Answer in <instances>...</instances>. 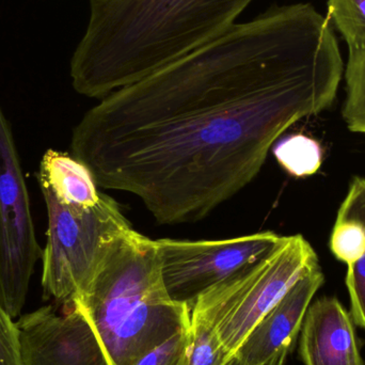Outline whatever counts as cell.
I'll return each instance as SVG.
<instances>
[{
    "label": "cell",
    "mask_w": 365,
    "mask_h": 365,
    "mask_svg": "<svg viewBox=\"0 0 365 365\" xmlns=\"http://www.w3.org/2000/svg\"><path fill=\"white\" fill-rule=\"evenodd\" d=\"M343 72L327 17L274 4L105 96L73 130L72 154L160 225L195 222L255 180L285 130L334 102Z\"/></svg>",
    "instance_id": "6da1fadb"
},
{
    "label": "cell",
    "mask_w": 365,
    "mask_h": 365,
    "mask_svg": "<svg viewBox=\"0 0 365 365\" xmlns=\"http://www.w3.org/2000/svg\"><path fill=\"white\" fill-rule=\"evenodd\" d=\"M253 0H90L71 59L75 91L102 100L218 38Z\"/></svg>",
    "instance_id": "7a4b0ae2"
},
{
    "label": "cell",
    "mask_w": 365,
    "mask_h": 365,
    "mask_svg": "<svg viewBox=\"0 0 365 365\" xmlns=\"http://www.w3.org/2000/svg\"><path fill=\"white\" fill-rule=\"evenodd\" d=\"M73 304L91 324L109 365H133L191 325V309L167 291L156 240L134 229Z\"/></svg>",
    "instance_id": "3957f363"
},
{
    "label": "cell",
    "mask_w": 365,
    "mask_h": 365,
    "mask_svg": "<svg viewBox=\"0 0 365 365\" xmlns=\"http://www.w3.org/2000/svg\"><path fill=\"white\" fill-rule=\"evenodd\" d=\"M47 210L41 284L44 300L72 306L83 295L115 245L132 231L119 204L103 193L92 207L66 203L41 188Z\"/></svg>",
    "instance_id": "277c9868"
},
{
    "label": "cell",
    "mask_w": 365,
    "mask_h": 365,
    "mask_svg": "<svg viewBox=\"0 0 365 365\" xmlns=\"http://www.w3.org/2000/svg\"><path fill=\"white\" fill-rule=\"evenodd\" d=\"M317 261L304 236H284L265 257L202 294L191 315L208 324L227 354L234 356L264 315Z\"/></svg>",
    "instance_id": "5b68a950"
},
{
    "label": "cell",
    "mask_w": 365,
    "mask_h": 365,
    "mask_svg": "<svg viewBox=\"0 0 365 365\" xmlns=\"http://www.w3.org/2000/svg\"><path fill=\"white\" fill-rule=\"evenodd\" d=\"M30 208L12 130L0 107V307L11 319L21 317L42 257Z\"/></svg>",
    "instance_id": "8992f818"
},
{
    "label": "cell",
    "mask_w": 365,
    "mask_h": 365,
    "mask_svg": "<svg viewBox=\"0 0 365 365\" xmlns=\"http://www.w3.org/2000/svg\"><path fill=\"white\" fill-rule=\"evenodd\" d=\"M283 237L266 231L227 240H158L167 291L191 309L202 294L265 257Z\"/></svg>",
    "instance_id": "52a82bcc"
},
{
    "label": "cell",
    "mask_w": 365,
    "mask_h": 365,
    "mask_svg": "<svg viewBox=\"0 0 365 365\" xmlns=\"http://www.w3.org/2000/svg\"><path fill=\"white\" fill-rule=\"evenodd\" d=\"M21 365H109L102 345L77 304L59 314L45 306L15 323Z\"/></svg>",
    "instance_id": "ba28073f"
},
{
    "label": "cell",
    "mask_w": 365,
    "mask_h": 365,
    "mask_svg": "<svg viewBox=\"0 0 365 365\" xmlns=\"http://www.w3.org/2000/svg\"><path fill=\"white\" fill-rule=\"evenodd\" d=\"M325 282L319 261L311 264L293 287L264 315L234 354L242 365H265L291 349L313 297Z\"/></svg>",
    "instance_id": "9c48e42d"
},
{
    "label": "cell",
    "mask_w": 365,
    "mask_h": 365,
    "mask_svg": "<svg viewBox=\"0 0 365 365\" xmlns=\"http://www.w3.org/2000/svg\"><path fill=\"white\" fill-rule=\"evenodd\" d=\"M299 355L304 365H365L353 317L336 297L319 298L309 306Z\"/></svg>",
    "instance_id": "30bf717a"
},
{
    "label": "cell",
    "mask_w": 365,
    "mask_h": 365,
    "mask_svg": "<svg viewBox=\"0 0 365 365\" xmlns=\"http://www.w3.org/2000/svg\"><path fill=\"white\" fill-rule=\"evenodd\" d=\"M338 261L346 264V282L354 323L365 329V179L354 178L339 208L329 240Z\"/></svg>",
    "instance_id": "8fae6325"
},
{
    "label": "cell",
    "mask_w": 365,
    "mask_h": 365,
    "mask_svg": "<svg viewBox=\"0 0 365 365\" xmlns=\"http://www.w3.org/2000/svg\"><path fill=\"white\" fill-rule=\"evenodd\" d=\"M36 177L40 188L48 189L66 203L92 207L102 197L91 171L74 156L63 152L47 150Z\"/></svg>",
    "instance_id": "7c38bea8"
},
{
    "label": "cell",
    "mask_w": 365,
    "mask_h": 365,
    "mask_svg": "<svg viewBox=\"0 0 365 365\" xmlns=\"http://www.w3.org/2000/svg\"><path fill=\"white\" fill-rule=\"evenodd\" d=\"M277 162L289 175L306 178L315 175L323 163V150L315 139L306 135H291L274 145Z\"/></svg>",
    "instance_id": "4fadbf2b"
},
{
    "label": "cell",
    "mask_w": 365,
    "mask_h": 365,
    "mask_svg": "<svg viewBox=\"0 0 365 365\" xmlns=\"http://www.w3.org/2000/svg\"><path fill=\"white\" fill-rule=\"evenodd\" d=\"M342 115L351 132L365 134V51L349 53Z\"/></svg>",
    "instance_id": "5bb4252c"
},
{
    "label": "cell",
    "mask_w": 365,
    "mask_h": 365,
    "mask_svg": "<svg viewBox=\"0 0 365 365\" xmlns=\"http://www.w3.org/2000/svg\"><path fill=\"white\" fill-rule=\"evenodd\" d=\"M327 19L342 34L349 53L365 51V0H328Z\"/></svg>",
    "instance_id": "9a60e30c"
},
{
    "label": "cell",
    "mask_w": 365,
    "mask_h": 365,
    "mask_svg": "<svg viewBox=\"0 0 365 365\" xmlns=\"http://www.w3.org/2000/svg\"><path fill=\"white\" fill-rule=\"evenodd\" d=\"M232 357L208 324L191 315L190 346L186 365H225Z\"/></svg>",
    "instance_id": "2e32d148"
},
{
    "label": "cell",
    "mask_w": 365,
    "mask_h": 365,
    "mask_svg": "<svg viewBox=\"0 0 365 365\" xmlns=\"http://www.w3.org/2000/svg\"><path fill=\"white\" fill-rule=\"evenodd\" d=\"M190 346V327L165 341L133 365H186Z\"/></svg>",
    "instance_id": "e0dca14e"
},
{
    "label": "cell",
    "mask_w": 365,
    "mask_h": 365,
    "mask_svg": "<svg viewBox=\"0 0 365 365\" xmlns=\"http://www.w3.org/2000/svg\"><path fill=\"white\" fill-rule=\"evenodd\" d=\"M0 365H21L16 326L0 307Z\"/></svg>",
    "instance_id": "ac0fdd59"
},
{
    "label": "cell",
    "mask_w": 365,
    "mask_h": 365,
    "mask_svg": "<svg viewBox=\"0 0 365 365\" xmlns=\"http://www.w3.org/2000/svg\"><path fill=\"white\" fill-rule=\"evenodd\" d=\"M289 351V349H283L282 351L277 354V355L265 365H284L285 359H287Z\"/></svg>",
    "instance_id": "d6986e66"
},
{
    "label": "cell",
    "mask_w": 365,
    "mask_h": 365,
    "mask_svg": "<svg viewBox=\"0 0 365 365\" xmlns=\"http://www.w3.org/2000/svg\"><path fill=\"white\" fill-rule=\"evenodd\" d=\"M225 365H242L240 364V360L237 359V358L235 357V356H233V357L231 358V359L229 360V361L227 362Z\"/></svg>",
    "instance_id": "ffe728a7"
}]
</instances>
